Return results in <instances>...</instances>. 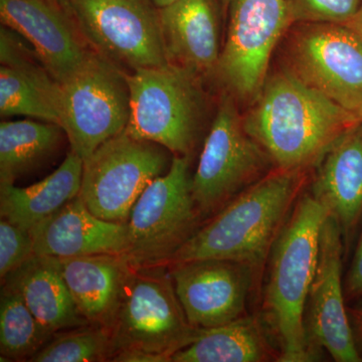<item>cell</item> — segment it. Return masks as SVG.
I'll return each mask as SVG.
<instances>
[{
	"label": "cell",
	"instance_id": "cell-1",
	"mask_svg": "<svg viewBox=\"0 0 362 362\" xmlns=\"http://www.w3.org/2000/svg\"><path fill=\"white\" fill-rule=\"evenodd\" d=\"M258 96L243 121L275 168L304 170L362 120L288 70L267 77Z\"/></svg>",
	"mask_w": 362,
	"mask_h": 362
},
{
	"label": "cell",
	"instance_id": "cell-2",
	"mask_svg": "<svg viewBox=\"0 0 362 362\" xmlns=\"http://www.w3.org/2000/svg\"><path fill=\"white\" fill-rule=\"evenodd\" d=\"M303 183V170L274 169L202 225L169 264L225 259L256 270L270 256Z\"/></svg>",
	"mask_w": 362,
	"mask_h": 362
},
{
	"label": "cell",
	"instance_id": "cell-3",
	"mask_svg": "<svg viewBox=\"0 0 362 362\" xmlns=\"http://www.w3.org/2000/svg\"><path fill=\"white\" fill-rule=\"evenodd\" d=\"M327 207L311 192L301 194L270 252L264 309L280 344L278 361L315 358L305 311L318 259L319 239Z\"/></svg>",
	"mask_w": 362,
	"mask_h": 362
},
{
	"label": "cell",
	"instance_id": "cell-4",
	"mask_svg": "<svg viewBox=\"0 0 362 362\" xmlns=\"http://www.w3.org/2000/svg\"><path fill=\"white\" fill-rule=\"evenodd\" d=\"M199 78L170 63L127 73L131 115L126 132L157 143L173 156H189L206 107Z\"/></svg>",
	"mask_w": 362,
	"mask_h": 362
},
{
	"label": "cell",
	"instance_id": "cell-5",
	"mask_svg": "<svg viewBox=\"0 0 362 362\" xmlns=\"http://www.w3.org/2000/svg\"><path fill=\"white\" fill-rule=\"evenodd\" d=\"M109 330L114 354L136 350L171 362L202 332L185 315L168 265L132 266Z\"/></svg>",
	"mask_w": 362,
	"mask_h": 362
},
{
	"label": "cell",
	"instance_id": "cell-6",
	"mask_svg": "<svg viewBox=\"0 0 362 362\" xmlns=\"http://www.w3.org/2000/svg\"><path fill=\"white\" fill-rule=\"evenodd\" d=\"M189 168V156H173L168 173L152 181L135 202L125 252L133 267L168 265L201 228Z\"/></svg>",
	"mask_w": 362,
	"mask_h": 362
},
{
	"label": "cell",
	"instance_id": "cell-7",
	"mask_svg": "<svg viewBox=\"0 0 362 362\" xmlns=\"http://www.w3.org/2000/svg\"><path fill=\"white\" fill-rule=\"evenodd\" d=\"M273 166L270 156L245 129L232 98L225 95L192 175V197L202 220L218 214Z\"/></svg>",
	"mask_w": 362,
	"mask_h": 362
},
{
	"label": "cell",
	"instance_id": "cell-8",
	"mask_svg": "<svg viewBox=\"0 0 362 362\" xmlns=\"http://www.w3.org/2000/svg\"><path fill=\"white\" fill-rule=\"evenodd\" d=\"M173 156L165 147L123 131L83 160L78 197L98 218L128 223L135 202L152 181L168 173Z\"/></svg>",
	"mask_w": 362,
	"mask_h": 362
},
{
	"label": "cell",
	"instance_id": "cell-9",
	"mask_svg": "<svg viewBox=\"0 0 362 362\" xmlns=\"http://www.w3.org/2000/svg\"><path fill=\"white\" fill-rule=\"evenodd\" d=\"M61 122L71 151L84 160L127 128L131 115L127 71L94 52L61 83Z\"/></svg>",
	"mask_w": 362,
	"mask_h": 362
},
{
	"label": "cell",
	"instance_id": "cell-10",
	"mask_svg": "<svg viewBox=\"0 0 362 362\" xmlns=\"http://www.w3.org/2000/svg\"><path fill=\"white\" fill-rule=\"evenodd\" d=\"M69 7L90 47L127 73L168 64L152 0H69Z\"/></svg>",
	"mask_w": 362,
	"mask_h": 362
},
{
	"label": "cell",
	"instance_id": "cell-11",
	"mask_svg": "<svg viewBox=\"0 0 362 362\" xmlns=\"http://www.w3.org/2000/svg\"><path fill=\"white\" fill-rule=\"evenodd\" d=\"M287 70L362 119V40L337 23H300L287 45Z\"/></svg>",
	"mask_w": 362,
	"mask_h": 362
},
{
	"label": "cell",
	"instance_id": "cell-12",
	"mask_svg": "<svg viewBox=\"0 0 362 362\" xmlns=\"http://www.w3.org/2000/svg\"><path fill=\"white\" fill-rule=\"evenodd\" d=\"M291 25L286 0H233L225 47L216 71L237 96H257L268 77L269 63Z\"/></svg>",
	"mask_w": 362,
	"mask_h": 362
},
{
	"label": "cell",
	"instance_id": "cell-13",
	"mask_svg": "<svg viewBox=\"0 0 362 362\" xmlns=\"http://www.w3.org/2000/svg\"><path fill=\"white\" fill-rule=\"evenodd\" d=\"M169 271L189 323L211 329L246 315L254 269L240 262L201 259L169 264Z\"/></svg>",
	"mask_w": 362,
	"mask_h": 362
},
{
	"label": "cell",
	"instance_id": "cell-14",
	"mask_svg": "<svg viewBox=\"0 0 362 362\" xmlns=\"http://www.w3.org/2000/svg\"><path fill=\"white\" fill-rule=\"evenodd\" d=\"M343 233L337 218L328 214L319 239L318 259L306 308L309 339L327 350L337 362L362 361L345 309L342 283Z\"/></svg>",
	"mask_w": 362,
	"mask_h": 362
},
{
	"label": "cell",
	"instance_id": "cell-15",
	"mask_svg": "<svg viewBox=\"0 0 362 362\" xmlns=\"http://www.w3.org/2000/svg\"><path fill=\"white\" fill-rule=\"evenodd\" d=\"M0 18L2 25L30 42L59 84L95 52L78 28L70 7L58 0H0Z\"/></svg>",
	"mask_w": 362,
	"mask_h": 362
},
{
	"label": "cell",
	"instance_id": "cell-16",
	"mask_svg": "<svg viewBox=\"0 0 362 362\" xmlns=\"http://www.w3.org/2000/svg\"><path fill=\"white\" fill-rule=\"evenodd\" d=\"M0 114L61 122L62 87L30 42L0 28ZM61 126V125H59Z\"/></svg>",
	"mask_w": 362,
	"mask_h": 362
},
{
	"label": "cell",
	"instance_id": "cell-17",
	"mask_svg": "<svg viewBox=\"0 0 362 362\" xmlns=\"http://www.w3.org/2000/svg\"><path fill=\"white\" fill-rule=\"evenodd\" d=\"M30 233L35 255L54 258L125 255L129 244L127 223L98 218L78 195Z\"/></svg>",
	"mask_w": 362,
	"mask_h": 362
},
{
	"label": "cell",
	"instance_id": "cell-18",
	"mask_svg": "<svg viewBox=\"0 0 362 362\" xmlns=\"http://www.w3.org/2000/svg\"><path fill=\"white\" fill-rule=\"evenodd\" d=\"M159 9L168 63L199 78L216 71L221 52L216 1L175 0Z\"/></svg>",
	"mask_w": 362,
	"mask_h": 362
},
{
	"label": "cell",
	"instance_id": "cell-19",
	"mask_svg": "<svg viewBox=\"0 0 362 362\" xmlns=\"http://www.w3.org/2000/svg\"><path fill=\"white\" fill-rule=\"evenodd\" d=\"M311 194L337 218L349 242L362 216V120L317 162Z\"/></svg>",
	"mask_w": 362,
	"mask_h": 362
},
{
	"label": "cell",
	"instance_id": "cell-20",
	"mask_svg": "<svg viewBox=\"0 0 362 362\" xmlns=\"http://www.w3.org/2000/svg\"><path fill=\"white\" fill-rule=\"evenodd\" d=\"M58 259L81 314L89 323L110 328L132 269L127 257L100 254Z\"/></svg>",
	"mask_w": 362,
	"mask_h": 362
},
{
	"label": "cell",
	"instance_id": "cell-21",
	"mask_svg": "<svg viewBox=\"0 0 362 362\" xmlns=\"http://www.w3.org/2000/svg\"><path fill=\"white\" fill-rule=\"evenodd\" d=\"M1 281L20 292L33 315L52 334L89 324L71 296L58 258L33 255Z\"/></svg>",
	"mask_w": 362,
	"mask_h": 362
},
{
	"label": "cell",
	"instance_id": "cell-22",
	"mask_svg": "<svg viewBox=\"0 0 362 362\" xmlns=\"http://www.w3.org/2000/svg\"><path fill=\"white\" fill-rule=\"evenodd\" d=\"M83 164V159L70 150L54 173L35 185L28 187L0 185L1 218L30 232L78 197Z\"/></svg>",
	"mask_w": 362,
	"mask_h": 362
},
{
	"label": "cell",
	"instance_id": "cell-23",
	"mask_svg": "<svg viewBox=\"0 0 362 362\" xmlns=\"http://www.w3.org/2000/svg\"><path fill=\"white\" fill-rule=\"evenodd\" d=\"M263 327L255 316L244 315L218 327L202 330L173 362H263L274 358Z\"/></svg>",
	"mask_w": 362,
	"mask_h": 362
},
{
	"label": "cell",
	"instance_id": "cell-24",
	"mask_svg": "<svg viewBox=\"0 0 362 362\" xmlns=\"http://www.w3.org/2000/svg\"><path fill=\"white\" fill-rule=\"evenodd\" d=\"M65 131L59 124L25 119L0 124V185H14L54 156Z\"/></svg>",
	"mask_w": 362,
	"mask_h": 362
},
{
	"label": "cell",
	"instance_id": "cell-25",
	"mask_svg": "<svg viewBox=\"0 0 362 362\" xmlns=\"http://www.w3.org/2000/svg\"><path fill=\"white\" fill-rule=\"evenodd\" d=\"M51 331L33 315L20 292L2 282L0 295L1 361H28L51 339Z\"/></svg>",
	"mask_w": 362,
	"mask_h": 362
},
{
	"label": "cell",
	"instance_id": "cell-26",
	"mask_svg": "<svg viewBox=\"0 0 362 362\" xmlns=\"http://www.w3.org/2000/svg\"><path fill=\"white\" fill-rule=\"evenodd\" d=\"M114 354L109 328L89 323L54 333L30 362H104Z\"/></svg>",
	"mask_w": 362,
	"mask_h": 362
},
{
	"label": "cell",
	"instance_id": "cell-27",
	"mask_svg": "<svg viewBox=\"0 0 362 362\" xmlns=\"http://www.w3.org/2000/svg\"><path fill=\"white\" fill-rule=\"evenodd\" d=\"M290 23L347 25L362 0H286Z\"/></svg>",
	"mask_w": 362,
	"mask_h": 362
},
{
	"label": "cell",
	"instance_id": "cell-28",
	"mask_svg": "<svg viewBox=\"0 0 362 362\" xmlns=\"http://www.w3.org/2000/svg\"><path fill=\"white\" fill-rule=\"evenodd\" d=\"M35 255L30 230L1 218L0 221V277L20 268Z\"/></svg>",
	"mask_w": 362,
	"mask_h": 362
},
{
	"label": "cell",
	"instance_id": "cell-29",
	"mask_svg": "<svg viewBox=\"0 0 362 362\" xmlns=\"http://www.w3.org/2000/svg\"><path fill=\"white\" fill-rule=\"evenodd\" d=\"M344 293L349 300L362 297V230L345 280Z\"/></svg>",
	"mask_w": 362,
	"mask_h": 362
},
{
	"label": "cell",
	"instance_id": "cell-30",
	"mask_svg": "<svg viewBox=\"0 0 362 362\" xmlns=\"http://www.w3.org/2000/svg\"><path fill=\"white\" fill-rule=\"evenodd\" d=\"M354 325H356V345L359 344L357 349H361L362 351V306L354 312Z\"/></svg>",
	"mask_w": 362,
	"mask_h": 362
},
{
	"label": "cell",
	"instance_id": "cell-31",
	"mask_svg": "<svg viewBox=\"0 0 362 362\" xmlns=\"http://www.w3.org/2000/svg\"><path fill=\"white\" fill-rule=\"evenodd\" d=\"M346 25H349L350 28H352V30H354L362 40V4L358 13H356V16H354V20L349 21Z\"/></svg>",
	"mask_w": 362,
	"mask_h": 362
},
{
	"label": "cell",
	"instance_id": "cell-32",
	"mask_svg": "<svg viewBox=\"0 0 362 362\" xmlns=\"http://www.w3.org/2000/svg\"><path fill=\"white\" fill-rule=\"evenodd\" d=\"M152 1L156 4V6L157 7H159V8H162V7H165L169 6V4H173V2L175 1V0H152Z\"/></svg>",
	"mask_w": 362,
	"mask_h": 362
},
{
	"label": "cell",
	"instance_id": "cell-33",
	"mask_svg": "<svg viewBox=\"0 0 362 362\" xmlns=\"http://www.w3.org/2000/svg\"><path fill=\"white\" fill-rule=\"evenodd\" d=\"M221 6H223V9H228V7L232 4L233 0H221Z\"/></svg>",
	"mask_w": 362,
	"mask_h": 362
},
{
	"label": "cell",
	"instance_id": "cell-34",
	"mask_svg": "<svg viewBox=\"0 0 362 362\" xmlns=\"http://www.w3.org/2000/svg\"><path fill=\"white\" fill-rule=\"evenodd\" d=\"M58 1L61 2V4H63L64 6H69V0H58Z\"/></svg>",
	"mask_w": 362,
	"mask_h": 362
}]
</instances>
